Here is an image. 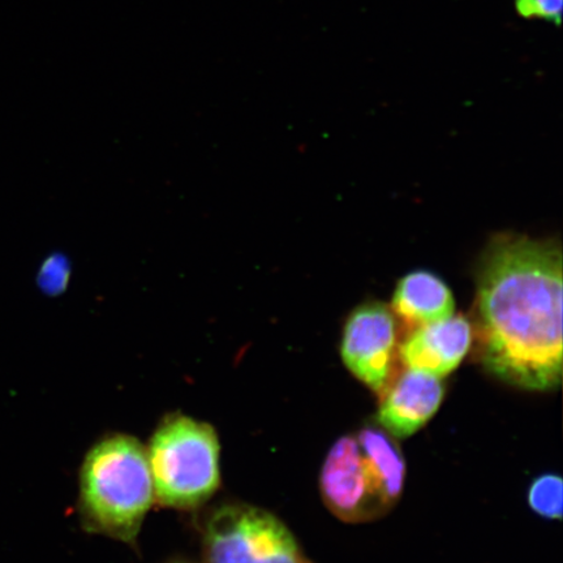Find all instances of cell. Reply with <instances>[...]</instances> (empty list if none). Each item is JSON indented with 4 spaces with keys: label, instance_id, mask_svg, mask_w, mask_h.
I'll list each match as a JSON object with an SVG mask.
<instances>
[{
    "label": "cell",
    "instance_id": "obj_1",
    "mask_svg": "<svg viewBox=\"0 0 563 563\" xmlns=\"http://www.w3.org/2000/svg\"><path fill=\"white\" fill-rule=\"evenodd\" d=\"M477 352L484 368L531 391L562 378V252L559 244L501 235L477 272Z\"/></svg>",
    "mask_w": 563,
    "mask_h": 563
},
{
    "label": "cell",
    "instance_id": "obj_2",
    "mask_svg": "<svg viewBox=\"0 0 563 563\" xmlns=\"http://www.w3.org/2000/svg\"><path fill=\"white\" fill-rule=\"evenodd\" d=\"M406 471L397 439L382 427H364L329 450L320 475L323 503L343 522H372L399 501Z\"/></svg>",
    "mask_w": 563,
    "mask_h": 563
},
{
    "label": "cell",
    "instance_id": "obj_3",
    "mask_svg": "<svg viewBox=\"0 0 563 563\" xmlns=\"http://www.w3.org/2000/svg\"><path fill=\"white\" fill-rule=\"evenodd\" d=\"M154 503L146 450L123 433L106 435L91 448L80 471L79 508L89 532L135 543Z\"/></svg>",
    "mask_w": 563,
    "mask_h": 563
},
{
    "label": "cell",
    "instance_id": "obj_4",
    "mask_svg": "<svg viewBox=\"0 0 563 563\" xmlns=\"http://www.w3.org/2000/svg\"><path fill=\"white\" fill-rule=\"evenodd\" d=\"M145 450L154 499L165 508H200L220 488V441L208 422L168 415Z\"/></svg>",
    "mask_w": 563,
    "mask_h": 563
},
{
    "label": "cell",
    "instance_id": "obj_5",
    "mask_svg": "<svg viewBox=\"0 0 563 563\" xmlns=\"http://www.w3.org/2000/svg\"><path fill=\"white\" fill-rule=\"evenodd\" d=\"M206 563H313L274 514L246 504H224L202 530Z\"/></svg>",
    "mask_w": 563,
    "mask_h": 563
},
{
    "label": "cell",
    "instance_id": "obj_6",
    "mask_svg": "<svg viewBox=\"0 0 563 563\" xmlns=\"http://www.w3.org/2000/svg\"><path fill=\"white\" fill-rule=\"evenodd\" d=\"M396 347L397 322L389 307L367 302L351 313L343 330L342 361L379 396L389 386Z\"/></svg>",
    "mask_w": 563,
    "mask_h": 563
},
{
    "label": "cell",
    "instance_id": "obj_7",
    "mask_svg": "<svg viewBox=\"0 0 563 563\" xmlns=\"http://www.w3.org/2000/svg\"><path fill=\"white\" fill-rule=\"evenodd\" d=\"M376 422L394 439H408L440 410L445 386L441 378L407 369L382 394Z\"/></svg>",
    "mask_w": 563,
    "mask_h": 563
},
{
    "label": "cell",
    "instance_id": "obj_8",
    "mask_svg": "<svg viewBox=\"0 0 563 563\" xmlns=\"http://www.w3.org/2000/svg\"><path fill=\"white\" fill-rule=\"evenodd\" d=\"M473 336V327L466 317L453 314L415 329L400 344V361L407 369L442 378L460 367Z\"/></svg>",
    "mask_w": 563,
    "mask_h": 563
},
{
    "label": "cell",
    "instance_id": "obj_9",
    "mask_svg": "<svg viewBox=\"0 0 563 563\" xmlns=\"http://www.w3.org/2000/svg\"><path fill=\"white\" fill-rule=\"evenodd\" d=\"M391 311L412 325H427L452 317L455 300L441 278L429 272H413L399 280Z\"/></svg>",
    "mask_w": 563,
    "mask_h": 563
},
{
    "label": "cell",
    "instance_id": "obj_10",
    "mask_svg": "<svg viewBox=\"0 0 563 563\" xmlns=\"http://www.w3.org/2000/svg\"><path fill=\"white\" fill-rule=\"evenodd\" d=\"M527 501L533 512L547 519H561L563 505L562 477L554 474L541 475L531 483Z\"/></svg>",
    "mask_w": 563,
    "mask_h": 563
},
{
    "label": "cell",
    "instance_id": "obj_11",
    "mask_svg": "<svg viewBox=\"0 0 563 563\" xmlns=\"http://www.w3.org/2000/svg\"><path fill=\"white\" fill-rule=\"evenodd\" d=\"M70 278V266L68 260L62 255H52L41 264L37 285L40 290L51 297L66 290Z\"/></svg>",
    "mask_w": 563,
    "mask_h": 563
},
{
    "label": "cell",
    "instance_id": "obj_12",
    "mask_svg": "<svg viewBox=\"0 0 563 563\" xmlns=\"http://www.w3.org/2000/svg\"><path fill=\"white\" fill-rule=\"evenodd\" d=\"M516 9L525 19H539L560 25L563 0H516Z\"/></svg>",
    "mask_w": 563,
    "mask_h": 563
},
{
    "label": "cell",
    "instance_id": "obj_13",
    "mask_svg": "<svg viewBox=\"0 0 563 563\" xmlns=\"http://www.w3.org/2000/svg\"><path fill=\"white\" fill-rule=\"evenodd\" d=\"M175 563H186V562H175Z\"/></svg>",
    "mask_w": 563,
    "mask_h": 563
}]
</instances>
